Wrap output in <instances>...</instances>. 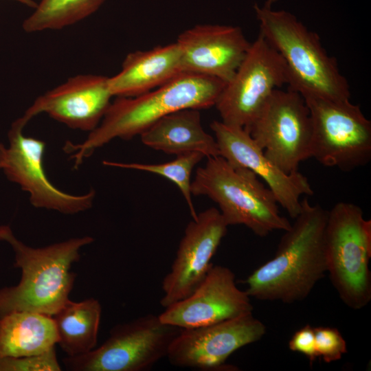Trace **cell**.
Masks as SVG:
<instances>
[{
	"label": "cell",
	"mask_w": 371,
	"mask_h": 371,
	"mask_svg": "<svg viewBox=\"0 0 371 371\" xmlns=\"http://www.w3.org/2000/svg\"><path fill=\"white\" fill-rule=\"evenodd\" d=\"M226 82L208 76L183 73L164 85L135 97H116L100 124L81 143L67 141L64 151L71 154L78 169L85 159L112 139L129 140L139 135L164 116L185 109L215 106Z\"/></svg>",
	"instance_id": "1"
},
{
	"label": "cell",
	"mask_w": 371,
	"mask_h": 371,
	"mask_svg": "<svg viewBox=\"0 0 371 371\" xmlns=\"http://www.w3.org/2000/svg\"><path fill=\"white\" fill-rule=\"evenodd\" d=\"M328 211L302 201L300 214L285 231L275 256L245 280L246 293L260 300L302 301L327 272L324 231Z\"/></svg>",
	"instance_id": "2"
},
{
	"label": "cell",
	"mask_w": 371,
	"mask_h": 371,
	"mask_svg": "<svg viewBox=\"0 0 371 371\" xmlns=\"http://www.w3.org/2000/svg\"><path fill=\"white\" fill-rule=\"evenodd\" d=\"M93 240L85 236L35 248L18 239L9 225H0V241L10 245L14 266L21 270L16 285L0 289V317L14 311L56 314L70 300L76 278L72 265L80 260L82 247Z\"/></svg>",
	"instance_id": "3"
},
{
	"label": "cell",
	"mask_w": 371,
	"mask_h": 371,
	"mask_svg": "<svg viewBox=\"0 0 371 371\" xmlns=\"http://www.w3.org/2000/svg\"><path fill=\"white\" fill-rule=\"evenodd\" d=\"M260 32L284 60L288 87L303 98L319 97L348 100L350 87L335 57L323 47L317 34L308 30L297 17L285 10L254 6Z\"/></svg>",
	"instance_id": "4"
},
{
	"label": "cell",
	"mask_w": 371,
	"mask_h": 371,
	"mask_svg": "<svg viewBox=\"0 0 371 371\" xmlns=\"http://www.w3.org/2000/svg\"><path fill=\"white\" fill-rule=\"evenodd\" d=\"M207 158L196 169L191 192L214 201L228 226L243 225L260 237L291 227L280 215L272 192L252 171L233 166L220 155Z\"/></svg>",
	"instance_id": "5"
},
{
	"label": "cell",
	"mask_w": 371,
	"mask_h": 371,
	"mask_svg": "<svg viewBox=\"0 0 371 371\" xmlns=\"http://www.w3.org/2000/svg\"><path fill=\"white\" fill-rule=\"evenodd\" d=\"M327 272L340 299L359 310L371 300V221L360 207L339 202L330 211L324 231Z\"/></svg>",
	"instance_id": "6"
},
{
	"label": "cell",
	"mask_w": 371,
	"mask_h": 371,
	"mask_svg": "<svg viewBox=\"0 0 371 371\" xmlns=\"http://www.w3.org/2000/svg\"><path fill=\"white\" fill-rule=\"evenodd\" d=\"M312 128L311 157L350 171L371 159V122L350 99L304 98Z\"/></svg>",
	"instance_id": "7"
},
{
	"label": "cell",
	"mask_w": 371,
	"mask_h": 371,
	"mask_svg": "<svg viewBox=\"0 0 371 371\" xmlns=\"http://www.w3.org/2000/svg\"><path fill=\"white\" fill-rule=\"evenodd\" d=\"M181 328L151 313L117 324L99 347L63 359L71 371H144L166 357Z\"/></svg>",
	"instance_id": "8"
},
{
	"label": "cell",
	"mask_w": 371,
	"mask_h": 371,
	"mask_svg": "<svg viewBox=\"0 0 371 371\" xmlns=\"http://www.w3.org/2000/svg\"><path fill=\"white\" fill-rule=\"evenodd\" d=\"M245 129L265 155L286 173L311 158V121L304 98L276 89Z\"/></svg>",
	"instance_id": "9"
},
{
	"label": "cell",
	"mask_w": 371,
	"mask_h": 371,
	"mask_svg": "<svg viewBox=\"0 0 371 371\" xmlns=\"http://www.w3.org/2000/svg\"><path fill=\"white\" fill-rule=\"evenodd\" d=\"M285 84L289 73L284 60L259 33L214 106L223 122L245 128L273 91Z\"/></svg>",
	"instance_id": "10"
},
{
	"label": "cell",
	"mask_w": 371,
	"mask_h": 371,
	"mask_svg": "<svg viewBox=\"0 0 371 371\" xmlns=\"http://www.w3.org/2000/svg\"><path fill=\"white\" fill-rule=\"evenodd\" d=\"M25 126L21 117L16 119L8 133L9 145L0 142V170L29 194L31 204L36 208L65 214L90 209L95 191L74 195L56 188L48 179L43 166L45 142L25 136L23 129Z\"/></svg>",
	"instance_id": "11"
},
{
	"label": "cell",
	"mask_w": 371,
	"mask_h": 371,
	"mask_svg": "<svg viewBox=\"0 0 371 371\" xmlns=\"http://www.w3.org/2000/svg\"><path fill=\"white\" fill-rule=\"evenodd\" d=\"M265 325L252 313L212 325L180 330L166 357L175 366L201 370L226 368L225 362L238 349L260 340Z\"/></svg>",
	"instance_id": "12"
},
{
	"label": "cell",
	"mask_w": 371,
	"mask_h": 371,
	"mask_svg": "<svg viewBox=\"0 0 371 371\" xmlns=\"http://www.w3.org/2000/svg\"><path fill=\"white\" fill-rule=\"evenodd\" d=\"M227 227L215 207L192 218L185 229L170 270L162 280V307L166 308L187 297L203 281Z\"/></svg>",
	"instance_id": "13"
},
{
	"label": "cell",
	"mask_w": 371,
	"mask_h": 371,
	"mask_svg": "<svg viewBox=\"0 0 371 371\" xmlns=\"http://www.w3.org/2000/svg\"><path fill=\"white\" fill-rule=\"evenodd\" d=\"M220 156L230 164L247 168L263 180L292 218L302 208V195H312L308 179L298 171L286 173L269 159L243 127L214 120L210 124Z\"/></svg>",
	"instance_id": "14"
},
{
	"label": "cell",
	"mask_w": 371,
	"mask_h": 371,
	"mask_svg": "<svg viewBox=\"0 0 371 371\" xmlns=\"http://www.w3.org/2000/svg\"><path fill=\"white\" fill-rule=\"evenodd\" d=\"M250 297L238 288L229 268L212 265L203 281L187 297L159 315L168 324L181 329L216 324L252 313Z\"/></svg>",
	"instance_id": "15"
},
{
	"label": "cell",
	"mask_w": 371,
	"mask_h": 371,
	"mask_svg": "<svg viewBox=\"0 0 371 371\" xmlns=\"http://www.w3.org/2000/svg\"><path fill=\"white\" fill-rule=\"evenodd\" d=\"M112 97L109 77L80 74L38 96L20 117L27 124L46 113L71 128L90 133L100 124Z\"/></svg>",
	"instance_id": "16"
},
{
	"label": "cell",
	"mask_w": 371,
	"mask_h": 371,
	"mask_svg": "<svg viewBox=\"0 0 371 371\" xmlns=\"http://www.w3.org/2000/svg\"><path fill=\"white\" fill-rule=\"evenodd\" d=\"M176 43L183 73L225 82L233 77L251 45L240 27L219 24L196 25L181 33Z\"/></svg>",
	"instance_id": "17"
},
{
	"label": "cell",
	"mask_w": 371,
	"mask_h": 371,
	"mask_svg": "<svg viewBox=\"0 0 371 371\" xmlns=\"http://www.w3.org/2000/svg\"><path fill=\"white\" fill-rule=\"evenodd\" d=\"M181 58L176 42L130 52L120 72L109 77L113 97H135L170 82L183 73Z\"/></svg>",
	"instance_id": "18"
},
{
	"label": "cell",
	"mask_w": 371,
	"mask_h": 371,
	"mask_svg": "<svg viewBox=\"0 0 371 371\" xmlns=\"http://www.w3.org/2000/svg\"><path fill=\"white\" fill-rule=\"evenodd\" d=\"M139 135L144 145L169 155L199 152L206 157L220 155L215 138L203 129L196 109L170 113Z\"/></svg>",
	"instance_id": "19"
},
{
	"label": "cell",
	"mask_w": 371,
	"mask_h": 371,
	"mask_svg": "<svg viewBox=\"0 0 371 371\" xmlns=\"http://www.w3.org/2000/svg\"><path fill=\"white\" fill-rule=\"evenodd\" d=\"M58 340L54 319L31 311L0 317V357H30L55 348Z\"/></svg>",
	"instance_id": "20"
},
{
	"label": "cell",
	"mask_w": 371,
	"mask_h": 371,
	"mask_svg": "<svg viewBox=\"0 0 371 371\" xmlns=\"http://www.w3.org/2000/svg\"><path fill=\"white\" fill-rule=\"evenodd\" d=\"M102 307L91 297L69 300L52 317L58 337L57 344L67 357L85 354L96 347Z\"/></svg>",
	"instance_id": "21"
},
{
	"label": "cell",
	"mask_w": 371,
	"mask_h": 371,
	"mask_svg": "<svg viewBox=\"0 0 371 371\" xmlns=\"http://www.w3.org/2000/svg\"><path fill=\"white\" fill-rule=\"evenodd\" d=\"M22 24L28 33L61 30L95 12L106 0H38Z\"/></svg>",
	"instance_id": "22"
},
{
	"label": "cell",
	"mask_w": 371,
	"mask_h": 371,
	"mask_svg": "<svg viewBox=\"0 0 371 371\" xmlns=\"http://www.w3.org/2000/svg\"><path fill=\"white\" fill-rule=\"evenodd\" d=\"M204 157L205 155L199 152H190L177 155L174 160L161 164L120 163L110 161H103L102 164L106 166L154 173L171 181L181 192L192 218H195L197 214L192 199L191 175L195 166Z\"/></svg>",
	"instance_id": "23"
},
{
	"label": "cell",
	"mask_w": 371,
	"mask_h": 371,
	"mask_svg": "<svg viewBox=\"0 0 371 371\" xmlns=\"http://www.w3.org/2000/svg\"><path fill=\"white\" fill-rule=\"evenodd\" d=\"M55 348L30 357H0V371H60Z\"/></svg>",
	"instance_id": "24"
},
{
	"label": "cell",
	"mask_w": 371,
	"mask_h": 371,
	"mask_svg": "<svg viewBox=\"0 0 371 371\" xmlns=\"http://www.w3.org/2000/svg\"><path fill=\"white\" fill-rule=\"evenodd\" d=\"M315 350L317 357L326 363L341 358L347 352V344L341 333L335 328H314Z\"/></svg>",
	"instance_id": "25"
},
{
	"label": "cell",
	"mask_w": 371,
	"mask_h": 371,
	"mask_svg": "<svg viewBox=\"0 0 371 371\" xmlns=\"http://www.w3.org/2000/svg\"><path fill=\"white\" fill-rule=\"evenodd\" d=\"M289 348L293 352L304 355L309 359L310 362L314 361L317 357L314 328L306 324L297 330L291 338Z\"/></svg>",
	"instance_id": "26"
},
{
	"label": "cell",
	"mask_w": 371,
	"mask_h": 371,
	"mask_svg": "<svg viewBox=\"0 0 371 371\" xmlns=\"http://www.w3.org/2000/svg\"><path fill=\"white\" fill-rule=\"evenodd\" d=\"M21 3L27 7L34 9L36 6L37 2L34 0H13Z\"/></svg>",
	"instance_id": "27"
},
{
	"label": "cell",
	"mask_w": 371,
	"mask_h": 371,
	"mask_svg": "<svg viewBox=\"0 0 371 371\" xmlns=\"http://www.w3.org/2000/svg\"><path fill=\"white\" fill-rule=\"evenodd\" d=\"M278 0H267L265 5L271 7L272 4L276 2Z\"/></svg>",
	"instance_id": "28"
},
{
	"label": "cell",
	"mask_w": 371,
	"mask_h": 371,
	"mask_svg": "<svg viewBox=\"0 0 371 371\" xmlns=\"http://www.w3.org/2000/svg\"><path fill=\"white\" fill-rule=\"evenodd\" d=\"M35 1V0H34Z\"/></svg>",
	"instance_id": "29"
}]
</instances>
